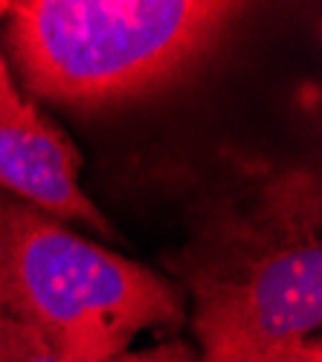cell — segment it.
<instances>
[{
  "label": "cell",
  "instance_id": "cell-3",
  "mask_svg": "<svg viewBox=\"0 0 322 362\" xmlns=\"http://www.w3.org/2000/svg\"><path fill=\"white\" fill-rule=\"evenodd\" d=\"M0 316L38 330L67 362H99L186 313L174 281L0 192Z\"/></svg>",
  "mask_w": 322,
  "mask_h": 362
},
{
  "label": "cell",
  "instance_id": "cell-1",
  "mask_svg": "<svg viewBox=\"0 0 322 362\" xmlns=\"http://www.w3.org/2000/svg\"><path fill=\"white\" fill-rule=\"evenodd\" d=\"M166 267L189 293L200 362H287L322 322L319 174L255 163L218 180Z\"/></svg>",
  "mask_w": 322,
  "mask_h": 362
},
{
  "label": "cell",
  "instance_id": "cell-2",
  "mask_svg": "<svg viewBox=\"0 0 322 362\" xmlns=\"http://www.w3.org/2000/svg\"><path fill=\"white\" fill-rule=\"evenodd\" d=\"M247 9L226 0L0 4L29 93L70 107L125 105L192 78L229 44Z\"/></svg>",
  "mask_w": 322,
  "mask_h": 362
},
{
  "label": "cell",
  "instance_id": "cell-4",
  "mask_svg": "<svg viewBox=\"0 0 322 362\" xmlns=\"http://www.w3.org/2000/svg\"><path fill=\"white\" fill-rule=\"evenodd\" d=\"M0 192L41 209L62 223L76 221L99 235L110 223L79 186V151L33 105L0 119Z\"/></svg>",
  "mask_w": 322,
  "mask_h": 362
},
{
  "label": "cell",
  "instance_id": "cell-7",
  "mask_svg": "<svg viewBox=\"0 0 322 362\" xmlns=\"http://www.w3.org/2000/svg\"><path fill=\"white\" fill-rule=\"evenodd\" d=\"M23 107H26V99L15 90V81H12L9 67H6V58L0 55V119L18 116Z\"/></svg>",
  "mask_w": 322,
  "mask_h": 362
},
{
  "label": "cell",
  "instance_id": "cell-6",
  "mask_svg": "<svg viewBox=\"0 0 322 362\" xmlns=\"http://www.w3.org/2000/svg\"><path fill=\"white\" fill-rule=\"evenodd\" d=\"M99 362H200V354L195 348H189L183 339H168L149 351H134V354L120 351V354L99 359Z\"/></svg>",
  "mask_w": 322,
  "mask_h": 362
},
{
  "label": "cell",
  "instance_id": "cell-8",
  "mask_svg": "<svg viewBox=\"0 0 322 362\" xmlns=\"http://www.w3.org/2000/svg\"><path fill=\"white\" fill-rule=\"evenodd\" d=\"M287 362H322V342H319V337H311Z\"/></svg>",
  "mask_w": 322,
  "mask_h": 362
},
{
  "label": "cell",
  "instance_id": "cell-5",
  "mask_svg": "<svg viewBox=\"0 0 322 362\" xmlns=\"http://www.w3.org/2000/svg\"><path fill=\"white\" fill-rule=\"evenodd\" d=\"M0 362H67L38 330L0 316Z\"/></svg>",
  "mask_w": 322,
  "mask_h": 362
}]
</instances>
